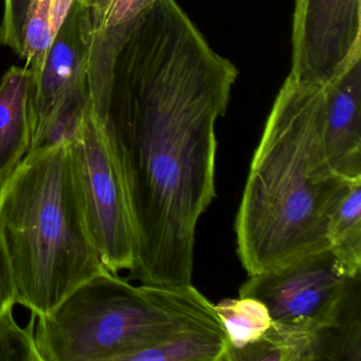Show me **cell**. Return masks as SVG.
Here are the masks:
<instances>
[{
	"instance_id": "3",
	"label": "cell",
	"mask_w": 361,
	"mask_h": 361,
	"mask_svg": "<svg viewBox=\"0 0 361 361\" xmlns=\"http://www.w3.org/2000/svg\"><path fill=\"white\" fill-rule=\"evenodd\" d=\"M16 303L37 316L105 269L86 224L71 143L28 154L0 185Z\"/></svg>"
},
{
	"instance_id": "13",
	"label": "cell",
	"mask_w": 361,
	"mask_h": 361,
	"mask_svg": "<svg viewBox=\"0 0 361 361\" xmlns=\"http://www.w3.org/2000/svg\"><path fill=\"white\" fill-rule=\"evenodd\" d=\"M228 341L223 329H180L142 348L128 361H226Z\"/></svg>"
},
{
	"instance_id": "6",
	"label": "cell",
	"mask_w": 361,
	"mask_h": 361,
	"mask_svg": "<svg viewBox=\"0 0 361 361\" xmlns=\"http://www.w3.org/2000/svg\"><path fill=\"white\" fill-rule=\"evenodd\" d=\"M360 278L346 276L329 249L251 274L240 295L265 303L274 321L310 322L324 331L360 316Z\"/></svg>"
},
{
	"instance_id": "15",
	"label": "cell",
	"mask_w": 361,
	"mask_h": 361,
	"mask_svg": "<svg viewBox=\"0 0 361 361\" xmlns=\"http://www.w3.org/2000/svg\"><path fill=\"white\" fill-rule=\"evenodd\" d=\"M92 105L85 75L78 79L54 105L43 128L31 140L27 155L73 142L79 135Z\"/></svg>"
},
{
	"instance_id": "2",
	"label": "cell",
	"mask_w": 361,
	"mask_h": 361,
	"mask_svg": "<svg viewBox=\"0 0 361 361\" xmlns=\"http://www.w3.org/2000/svg\"><path fill=\"white\" fill-rule=\"evenodd\" d=\"M352 183L327 160L322 86L288 75L264 126L236 213V250L248 276L329 249V216Z\"/></svg>"
},
{
	"instance_id": "9",
	"label": "cell",
	"mask_w": 361,
	"mask_h": 361,
	"mask_svg": "<svg viewBox=\"0 0 361 361\" xmlns=\"http://www.w3.org/2000/svg\"><path fill=\"white\" fill-rule=\"evenodd\" d=\"M323 94L327 160L346 180H361V56L323 86Z\"/></svg>"
},
{
	"instance_id": "16",
	"label": "cell",
	"mask_w": 361,
	"mask_h": 361,
	"mask_svg": "<svg viewBox=\"0 0 361 361\" xmlns=\"http://www.w3.org/2000/svg\"><path fill=\"white\" fill-rule=\"evenodd\" d=\"M75 0H30L22 31L20 58L33 75L66 22Z\"/></svg>"
},
{
	"instance_id": "1",
	"label": "cell",
	"mask_w": 361,
	"mask_h": 361,
	"mask_svg": "<svg viewBox=\"0 0 361 361\" xmlns=\"http://www.w3.org/2000/svg\"><path fill=\"white\" fill-rule=\"evenodd\" d=\"M238 77L175 0L135 23L104 117L128 191L141 284H191L196 230L216 197V123Z\"/></svg>"
},
{
	"instance_id": "12",
	"label": "cell",
	"mask_w": 361,
	"mask_h": 361,
	"mask_svg": "<svg viewBox=\"0 0 361 361\" xmlns=\"http://www.w3.org/2000/svg\"><path fill=\"white\" fill-rule=\"evenodd\" d=\"M33 85L28 67L12 66L0 82V185L30 147Z\"/></svg>"
},
{
	"instance_id": "11",
	"label": "cell",
	"mask_w": 361,
	"mask_h": 361,
	"mask_svg": "<svg viewBox=\"0 0 361 361\" xmlns=\"http://www.w3.org/2000/svg\"><path fill=\"white\" fill-rule=\"evenodd\" d=\"M337 329L324 331L310 322L272 321L261 339L243 350H229L226 361H334Z\"/></svg>"
},
{
	"instance_id": "14",
	"label": "cell",
	"mask_w": 361,
	"mask_h": 361,
	"mask_svg": "<svg viewBox=\"0 0 361 361\" xmlns=\"http://www.w3.org/2000/svg\"><path fill=\"white\" fill-rule=\"evenodd\" d=\"M329 249L346 276H361V180L350 183L329 216Z\"/></svg>"
},
{
	"instance_id": "19",
	"label": "cell",
	"mask_w": 361,
	"mask_h": 361,
	"mask_svg": "<svg viewBox=\"0 0 361 361\" xmlns=\"http://www.w3.org/2000/svg\"><path fill=\"white\" fill-rule=\"evenodd\" d=\"M30 0H5L3 20L0 24V44L11 48L16 54L22 52V31Z\"/></svg>"
},
{
	"instance_id": "4",
	"label": "cell",
	"mask_w": 361,
	"mask_h": 361,
	"mask_svg": "<svg viewBox=\"0 0 361 361\" xmlns=\"http://www.w3.org/2000/svg\"><path fill=\"white\" fill-rule=\"evenodd\" d=\"M223 329L211 303L193 285L130 284L103 269L37 316L43 361H128L180 329Z\"/></svg>"
},
{
	"instance_id": "5",
	"label": "cell",
	"mask_w": 361,
	"mask_h": 361,
	"mask_svg": "<svg viewBox=\"0 0 361 361\" xmlns=\"http://www.w3.org/2000/svg\"><path fill=\"white\" fill-rule=\"evenodd\" d=\"M71 151L88 231L103 266L113 274L130 271L136 238L128 191L102 120L92 105Z\"/></svg>"
},
{
	"instance_id": "10",
	"label": "cell",
	"mask_w": 361,
	"mask_h": 361,
	"mask_svg": "<svg viewBox=\"0 0 361 361\" xmlns=\"http://www.w3.org/2000/svg\"><path fill=\"white\" fill-rule=\"evenodd\" d=\"M88 43L84 37L77 0L33 75L31 140L43 128L50 111L61 97L83 75H87Z\"/></svg>"
},
{
	"instance_id": "20",
	"label": "cell",
	"mask_w": 361,
	"mask_h": 361,
	"mask_svg": "<svg viewBox=\"0 0 361 361\" xmlns=\"http://www.w3.org/2000/svg\"><path fill=\"white\" fill-rule=\"evenodd\" d=\"M16 303V287L9 255L0 231V316Z\"/></svg>"
},
{
	"instance_id": "7",
	"label": "cell",
	"mask_w": 361,
	"mask_h": 361,
	"mask_svg": "<svg viewBox=\"0 0 361 361\" xmlns=\"http://www.w3.org/2000/svg\"><path fill=\"white\" fill-rule=\"evenodd\" d=\"M289 77L324 86L361 56V0H295Z\"/></svg>"
},
{
	"instance_id": "18",
	"label": "cell",
	"mask_w": 361,
	"mask_h": 361,
	"mask_svg": "<svg viewBox=\"0 0 361 361\" xmlns=\"http://www.w3.org/2000/svg\"><path fill=\"white\" fill-rule=\"evenodd\" d=\"M37 314L31 312L28 326L20 327L13 317V307L0 316V360L43 361L35 341Z\"/></svg>"
},
{
	"instance_id": "8",
	"label": "cell",
	"mask_w": 361,
	"mask_h": 361,
	"mask_svg": "<svg viewBox=\"0 0 361 361\" xmlns=\"http://www.w3.org/2000/svg\"><path fill=\"white\" fill-rule=\"evenodd\" d=\"M159 0H77L88 43L87 82L94 111L103 118L116 56L136 20Z\"/></svg>"
},
{
	"instance_id": "17",
	"label": "cell",
	"mask_w": 361,
	"mask_h": 361,
	"mask_svg": "<svg viewBox=\"0 0 361 361\" xmlns=\"http://www.w3.org/2000/svg\"><path fill=\"white\" fill-rule=\"evenodd\" d=\"M214 307L227 338L228 352L243 350L261 339L274 321L265 303L255 297L224 299Z\"/></svg>"
}]
</instances>
